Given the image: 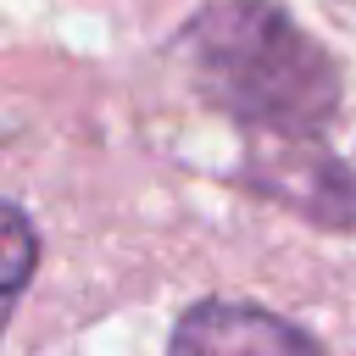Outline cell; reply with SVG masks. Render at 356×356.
Masks as SVG:
<instances>
[{
	"label": "cell",
	"instance_id": "6da1fadb",
	"mask_svg": "<svg viewBox=\"0 0 356 356\" xmlns=\"http://www.w3.org/2000/svg\"><path fill=\"white\" fill-rule=\"evenodd\" d=\"M195 95L245 139H323L345 100L334 50L278 0H211L178 28Z\"/></svg>",
	"mask_w": 356,
	"mask_h": 356
},
{
	"label": "cell",
	"instance_id": "7a4b0ae2",
	"mask_svg": "<svg viewBox=\"0 0 356 356\" xmlns=\"http://www.w3.org/2000/svg\"><path fill=\"white\" fill-rule=\"evenodd\" d=\"M239 184L323 234L356 228V172L323 139H245Z\"/></svg>",
	"mask_w": 356,
	"mask_h": 356
},
{
	"label": "cell",
	"instance_id": "3957f363",
	"mask_svg": "<svg viewBox=\"0 0 356 356\" xmlns=\"http://www.w3.org/2000/svg\"><path fill=\"white\" fill-rule=\"evenodd\" d=\"M167 356H328L300 323L250 300H195L167 339Z\"/></svg>",
	"mask_w": 356,
	"mask_h": 356
},
{
	"label": "cell",
	"instance_id": "277c9868",
	"mask_svg": "<svg viewBox=\"0 0 356 356\" xmlns=\"http://www.w3.org/2000/svg\"><path fill=\"white\" fill-rule=\"evenodd\" d=\"M33 267H39V234L28 222L22 206L0 200V334L22 300V289L33 284Z\"/></svg>",
	"mask_w": 356,
	"mask_h": 356
}]
</instances>
